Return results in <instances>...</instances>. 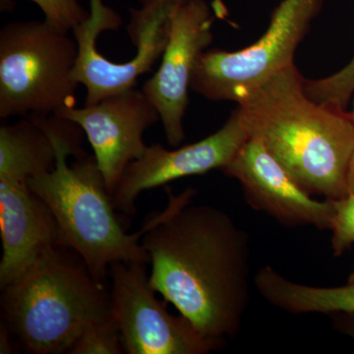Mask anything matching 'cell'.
I'll return each instance as SVG.
<instances>
[{
  "label": "cell",
  "mask_w": 354,
  "mask_h": 354,
  "mask_svg": "<svg viewBox=\"0 0 354 354\" xmlns=\"http://www.w3.org/2000/svg\"><path fill=\"white\" fill-rule=\"evenodd\" d=\"M349 118H351V121H353V123L354 124V99L353 102V109H351V111L348 113Z\"/></svg>",
  "instance_id": "cell-23"
},
{
  "label": "cell",
  "mask_w": 354,
  "mask_h": 354,
  "mask_svg": "<svg viewBox=\"0 0 354 354\" xmlns=\"http://www.w3.org/2000/svg\"><path fill=\"white\" fill-rule=\"evenodd\" d=\"M253 283L269 304L288 313L354 314V274L348 285L319 288L293 283L265 266Z\"/></svg>",
  "instance_id": "cell-15"
},
{
  "label": "cell",
  "mask_w": 354,
  "mask_h": 354,
  "mask_svg": "<svg viewBox=\"0 0 354 354\" xmlns=\"http://www.w3.org/2000/svg\"><path fill=\"white\" fill-rule=\"evenodd\" d=\"M167 192V208L141 239L151 286L221 348L239 333L250 299L248 234L225 212L190 205L195 190Z\"/></svg>",
  "instance_id": "cell-1"
},
{
  "label": "cell",
  "mask_w": 354,
  "mask_h": 354,
  "mask_svg": "<svg viewBox=\"0 0 354 354\" xmlns=\"http://www.w3.org/2000/svg\"><path fill=\"white\" fill-rule=\"evenodd\" d=\"M214 20L205 0H187L179 6L162 64L142 87L160 114L169 146H179L185 140L183 120L189 104L191 77L198 58L213 41Z\"/></svg>",
  "instance_id": "cell-9"
},
{
  "label": "cell",
  "mask_w": 354,
  "mask_h": 354,
  "mask_svg": "<svg viewBox=\"0 0 354 354\" xmlns=\"http://www.w3.org/2000/svg\"><path fill=\"white\" fill-rule=\"evenodd\" d=\"M324 0H283L267 31L241 50H206L198 58L190 88L213 102H236L239 95L295 64L299 44L322 10Z\"/></svg>",
  "instance_id": "cell-6"
},
{
  "label": "cell",
  "mask_w": 354,
  "mask_h": 354,
  "mask_svg": "<svg viewBox=\"0 0 354 354\" xmlns=\"http://www.w3.org/2000/svg\"><path fill=\"white\" fill-rule=\"evenodd\" d=\"M248 139L236 108L220 130L201 141L172 151L160 144L147 147L141 157L127 165L111 194L114 209L125 218H134L135 203L144 191L223 169Z\"/></svg>",
  "instance_id": "cell-10"
},
{
  "label": "cell",
  "mask_w": 354,
  "mask_h": 354,
  "mask_svg": "<svg viewBox=\"0 0 354 354\" xmlns=\"http://www.w3.org/2000/svg\"><path fill=\"white\" fill-rule=\"evenodd\" d=\"M55 115L82 128L111 196L127 165L145 152L144 133L160 120L143 91L135 88L83 108L62 109Z\"/></svg>",
  "instance_id": "cell-11"
},
{
  "label": "cell",
  "mask_w": 354,
  "mask_h": 354,
  "mask_svg": "<svg viewBox=\"0 0 354 354\" xmlns=\"http://www.w3.org/2000/svg\"><path fill=\"white\" fill-rule=\"evenodd\" d=\"M0 288L31 267L48 249L62 245L46 203L27 181L0 180Z\"/></svg>",
  "instance_id": "cell-13"
},
{
  "label": "cell",
  "mask_w": 354,
  "mask_h": 354,
  "mask_svg": "<svg viewBox=\"0 0 354 354\" xmlns=\"http://www.w3.org/2000/svg\"><path fill=\"white\" fill-rule=\"evenodd\" d=\"M78 44L46 21H18L0 31V118L53 115L76 106L72 72Z\"/></svg>",
  "instance_id": "cell-5"
},
{
  "label": "cell",
  "mask_w": 354,
  "mask_h": 354,
  "mask_svg": "<svg viewBox=\"0 0 354 354\" xmlns=\"http://www.w3.org/2000/svg\"><path fill=\"white\" fill-rule=\"evenodd\" d=\"M334 215L330 230H332V248L335 256L342 255L354 244V193L333 200Z\"/></svg>",
  "instance_id": "cell-19"
},
{
  "label": "cell",
  "mask_w": 354,
  "mask_h": 354,
  "mask_svg": "<svg viewBox=\"0 0 354 354\" xmlns=\"http://www.w3.org/2000/svg\"><path fill=\"white\" fill-rule=\"evenodd\" d=\"M304 92L313 101L342 111L348 109L354 94V57L344 68L320 79H305Z\"/></svg>",
  "instance_id": "cell-16"
},
{
  "label": "cell",
  "mask_w": 354,
  "mask_h": 354,
  "mask_svg": "<svg viewBox=\"0 0 354 354\" xmlns=\"http://www.w3.org/2000/svg\"><path fill=\"white\" fill-rule=\"evenodd\" d=\"M144 263L109 267L111 317L128 354H206L220 346L156 297Z\"/></svg>",
  "instance_id": "cell-7"
},
{
  "label": "cell",
  "mask_w": 354,
  "mask_h": 354,
  "mask_svg": "<svg viewBox=\"0 0 354 354\" xmlns=\"http://www.w3.org/2000/svg\"><path fill=\"white\" fill-rule=\"evenodd\" d=\"M57 148L41 115H28L0 127V180L29 181L53 171Z\"/></svg>",
  "instance_id": "cell-14"
},
{
  "label": "cell",
  "mask_w": 354,
  "mask_h": 354,
  "mask_svg": "<svg viewBox=\"0 0 354 354\" xmlns=\"http://www.w3.org/2000/svg\"><path fill=\"white\" fill-rule=\"evenodd\" d=\"M0 353H12V335L10 334L8 327L4 324L1 326V333H0Z\"/></svg>",
  "instance_id": "cell-20"
},
{
  "label": "cell",
  "mask_w": 354,
  "mask_h": 354,
  "mask_svg": "<svg viewBox=\"0 0 354 354\" xmlns=\"http://www.w3.org/2000/svg\"><path fill=\"white\" fill-rule=\"evenodd\" d=\"M342 327L346 330V333L351 335V337H354V322L353 321L349 320L348 323H342Z\"/></svg>",
  "instance_id": "cell-22"
},
{
  "label": "cell",
  "mask_w": 354,
  "mask_h": 354,
  "mask_svg": "<svg viewBox=\"0 0 354 354\" xmlns=\"http://www.w3.org/2000/svg\"><path fill=\"white\" fill-rule=\"evenodd\" d=\"M124 353L120 330L113 320L93 324L78 337L71 354H120Z\"/></svg>",
  "instance_id": "cell-18"
},
{
  "label": "cell",
  "mask_w": 354,
  "mask_h": 354,
  "mask_svg": "<svg viewBox=\"0 0 354 354\" xmlns=\"http://www.w3.org/2000/svg\"><path fill=\"white\" fill-rule=\"evenodd\" d=\"M1 291L6 325L27 353H69L88 327L111 319V286L67 246L46 250Z\"/></svg>",
  "instance_id": "cell-4"
},
{
  "label": "cell",
  "mask_w": 354,
  "mask_h": 354,
  "mask_svg": "<svg viewBox=\"0 0 354 354\" xmlns=\"http://www.w3.org/2000/svg\"><path fill=\"white\" fill-rule=\"evenodd\" d=\"M41 116L55 141L57 164L28 183L53 212L62 245L78 253L104 285H109L113 263L150 264L141 239L152 225L151 218L139 232L127 234L95 156L82 150V128L55 114Z\"/></svg>",
  "instance_id": "cell-3"
},
{
  "label": "cell",
  "mask_w": 354,
  "mask_h": 354,
  "mask_svg": "<svg viewBox=\"0 0 354 354\" xmlns=\"http://www.w3.org/2000/svg\"><path fill=\"white\" fill-rule=\"evenodd\" d=\"M348 193H354V152L349 162L348 174H346Z\"/></svg>",
  "instance_id": "cell-21"
},
{
  "label": "cell",
  "mask_w": 354,
  "mask_h": 354,
  "mask_svg": "<svg viewBox=\"0 0 354 354\" xmlns=\"http://www.w3.org/2000/svg\"><path fill=\"white\" fill-rule=\"evenodd\" d=\"M293 64L239 95L237 109L249 138L259 140L309 194H348L354 152L348 111L310 99Z\"/></svg>",
  "instance_id": "cell-2"
},
{
  "label": "cell",
  "mask_w": 354,
  "mask_h": 354,
  "mask_svg": "<svg viewBox=\"0 0 354 354\" xmlns=\"http://www.w3.org/2000/svg\"><path fill=\"white\" fill-rule=\"evenodd\" d=\"M221 171L237 179L247 202L288 225L330 227L334 202L312 199L259 140L249 138Z\"/></svg>",
  "instance_id": "cell-12"
},
{
  "label": "cell",
  "mask_w": 354,
  "mask_h": 354,
  "mask_svg": "<svg viewBox=\"0 0 354 354\" xmlns=\"http://www.w3.org/2000/svg\"><path fill=\"white\" fill-rule=\"evenodd\" d=\"M185 1L141 0L140 8L130 9L127 34L136 55L127 62L118 64L104 57L97 50L95 35L86 34L79 39L72 77L87 90L85 104L133 88L140 76L152 72L169 43L174 13Z\"/></svg>",
  "instance_id": "cell-8"
},
{
  "label": "cell",
  "mask_w": 354,
  "mask_h": 354,
  "mask_svg": "<svg viewBox=\"0 0 354 354\" xmlns=\"http://www.w3.org/2000/svg\"><path fill=\"white\" fill-rule=\"evenodd\" d=\"M2 10L11 8L10 0H0ZM41 8L44 21L55 31L69 34L74 28L88 19L90 11L79 3V0H31Z\"/></svg>",
  "instance_id": "cell-17"
}]
</instances>
